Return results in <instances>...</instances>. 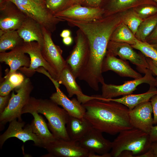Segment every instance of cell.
<instances>
[{
    "instance_id": "b9f144b4",
    "label": "cell",
    "mask_w": 157,
    "mask_h": 157,
    "mask_svg": "<svg viewBox=\"0 0 157 157\" xmlns=\"http://www.w3.org/2000/svg\"><path fill=\"white\" fill-rule=\"evenodd\" d=\"M146 42L151 44H153L157 42V25L152 32L151 34L148 37L146 40Z\"/></svg>"
},
{
    "instance_id": "2e32d148",
    "label": "cell",
    "mask_w": 157,
    "mask_h": 157,
    "mask_svg": "<svg viewBox=\"0 0 157 157\" xmlns=\"http://www.w3.org/2000/svg\"><path fill=\"white\" fill-rule=\"evenodd\" d=\"M153 110L149 101L142 103L129 110L130 123L133 128L142 130L149 134L153 126Z\"/></svg>"
},
{
    "instance_id": "52a82bcc",
    "label": "cell",
    "mask_w": 157,
    "mask_h": 157,
    "mask_svg": "<svg viewBox=\"0 0 157 157\" xmlns=\"http://www.w3.org/2000/svg\"><path fill=\"white\" fill-rule=\"evenodd\" d=\"M75 44L66 60L75 77L78 78L88 61L90 48L88 40L79 29L76 32Z\"/></svg>"
},
{
    "instance_id": "1f68e13d",
    "label": "cell",
    "mask_w": 157,
    "mask_h": 157,
    "mask_svg": "<svg viewBox=\"0 0 157 157\" xmlns=\"http://www.w3.org/2000/svg\"><path fill=\"white\" fill-rule=\"evenodd\" d=\"M70 0H45V6L54 15L68 7Z\"/></svg>"
},
{
    "instance_id": "f1b7e54d",
    "label": "cell",
    "mask_w": 157,
    "mask_h": 157,
    "mask_svg": "<svg viewBox=\"0 0 157 157\" xmlns=\"http://www.w3.org/2000/svg\"><path fill=\"white\" fill-rule=\"evenodd\" d=\"M139 26L135 36L138 40L146 42L148 35L157 25V15L145 19Z\"/></svg>"
},
{
    "instance_id": "7a4b0ae2",
    "label": "cell",
    "mask_w": 157,
    "mask_h": 157,
    "mask_svg": "<svg viewBox=\"0 0 157 157\" xmlns=\"http://www.w3.org/2000/svg\"><path fill=\"white\" fill-rule=\"evenodd\" d=\"M122 22L120 16L114 14L90 22H70L69 24L80 29L89 44L88 63L95 67L101 66L106 56L111 35Z\"/></svg>"
},
{
    "instance_id": "7bdbcfd3",
    "label": "cell",
    "mask_w": 157,
    "mask_h": 157,
    "mask_svg": "<svg viewBox=\"0 0 157 157\" xmlns=\"http://www.w3.org/2000/svg\"><path fill=\"white\" fill-rule=\"evenodd\" d=\"M88 157H111L110 153L104 154H96L95 153L89 152Z\"/></svg>"
},
{
    "instance_id": "4316f807",
    "label": "cell",
    "mask_w": 157,
    "mask_h": 157,
    "mask_svg": "<svg viewBox=\"0 0 157 157\" xmlns=\"http://www.w3.org/2000/svg\"><path fill=\"white\" fill-rule=\"evenodd\" d=\"M142 0H107L100 7L104 11L103 17L116 14L117 12L135 5Z\"/></svg>"
},
{
    "instance_id": "f35d334b",
    "label": "cell",
    "mask_w": 157,
    "mask_h": 157,
    "mask_svg": "<svg viewBox=\"0 0 157 157\" xmlns=\"http://www.w3.org/2000/svg\"><path fill=\"white\" fill-rule=\"evenodd\" d=\"M36 72L42 73L46 75L52 82L56 89L58 88H59L60 84L57 81L54 80L49 73L43 67H41L38 68L35 70Z\"/></svg>"
},
{
    "instance_id": "6da1fadb",
    "label": "cell",
    "mask_w": 157,
    "mask_h": 157,
    "mask_svg": "<svg viewBox=\"0 0 157 157\" xmlns=\"http://www.w3.org/2000/svg\"><path fill=\"white\" fill-rule=\"evenodd\" d=\"M82 105L85 109L84 117L92 127L112 135L133 128L129 119V110L120 103L99 99Z\"/></svg>"
},
{
    "instance_id": "e0dca14e",
    "label": "cell",
    "mask_w": 157,
    "mask_h": 157,
    "mask_svg": "<svg viewBox=\"0 0 157 157\" xmlns=\"http://www.w3.org/2000/svg\"><path fill=\"white\" fill-rule=\"evenodd\" d=\"M27 113L31 114L33 117L30 124L34 133L42 141L43 148H44L46 145L56 139L50 131L47 124L43 117L38 114L34 107L31 97L22 111V114Z\"/></svg>"
},
{
    "instance_id": "7402d4cb",
    "label": "cell",
    "mask_w": 157,
    "mask_h": 157,
    "mask_svg": "<svg viewBox=\"0 0 157 157\" xmlns=\"http://www.w3.org/2000/svg\"><path fill=\"white\" fill-rule=\"evenodd\" d=\"M56 92L53 93L50 99L58 105L61 106L69 116L81 118L84 117L85 109L82 104L77 99L74 98L69 99L60 88L56 89Z\"/></svg>"
},
{
    "instance_id": "d4e9b609",
    "label": "cell",
    "mask_w": 157,
    "mask_h": 157,
    "mask_svg": "<svg viewBox=\"0 0 157 157\" xmlns=\"http://www.w3.org/2000/svg\"><path fill=\"white\" fill-rule=\"evenodd\" d=\"M66 130L70 140L79 141L93 127L84 117L79 118L69 116Z\"/></svg>"
},
{
    "instance_id": "5b68a950",
    "label": "cell",
    "mask_w": 157,
    "mask_h": 157,
    "mask_svg": "<svg viewBox=\"0 0 157 157\" xmlns=\"http://www.w3.org/2000/svg\"><path fill=\"white\" fill-rule=\"evenodd\" d=\"M15 94H11L8 105L4 111L0 114V127L3 126L8 122L17 119L22 121V111L24 107L28 102L33 86L29 78H25L22 84L17 88Z\"/></svg>"
},
{
    "instance_id": "ffe728a7",
    "label": "cell",
    "mask_w": 157,
    "mask_h": 157,
    "mask_svg": "<svg viewBox=\"0 0 157 157\" xmlns=\"http://www.w3.org/2000/svg\"><path fill=\"white\" fill-rule=\"evenodd\" d=\"M112 71L122 77L138 79L142 75L132 69L125 60L119 59L107 51L102 64L101 71Z\"/></svg>"
},
{
    "instance_id": "7dc6e473",
    "label": "cell",
    "mask_w": 157,
    "mask_h": 157,
    "mask_svg": "<svg viewBox=\"0 0 157 157\" xmlns=\"http://www.w3.org/2000/svg\"><path fill=\"white\" fill-rule=\"evenodd\" d=\"M35 3L42 6H45V0H31Z\"/></svg>"
},
{
    "instance_id": "d590c367",
    "label": "cell",
    "mask_w": 157,
    "mask_h": 157,
    "mask_svg": "<svg viewBox=\"0 0 157 157\" xmlns=\"http://www.w3.org/2000/svg\"><path fill=\"white\" fill-rule=\"evenodd\" d=\"M103 0H81L80 4L84 6L100 7Z\"/></svg>"
},
{
    "instance_id": "e575fe53",
    "label": "cell",
    "mask_w": 157,
    "mask_h": 157,
    "mask_svg": "<svg viewBox=\"0 0 157 157\" xmlns=\"http://www.w3.org/2000/svg\"><path fill=\"white\" fill-rule=\"evenodd\" d=\"M15 88L10 82L8 78H5L0 87V96H4L10 94V92Z\"/></svg>"
},
{
    "instance_id": "74e56055",
    "label": "cell",
    "mask_w": 157,
    "mask_h": 157,
    "mask_svg": "<svg viewBox=\"0 0 157 157\" xmlns=\"http://www.w3.org/2000/svg\"><path fill=\"white\" fill-rule=\"evenodd\" d=\"M11 94L4 96H0V114L2 113L7 106Z\"/></svg>"
},
{
    "instance_id": "277c9868",
    "label": "cell",
    "mask_w": 157,
    "mask_h": 157,
    "mask_svg": "<svg viewBox=\"0 0 157 157\" xmlns=\"http://www.w3.org/2000/svg\"><path fill=\"white\" fill-rule=\"evenodd\" d=\"M118 134L112 142L110 153L111 157H119L120 153L125 150L131 151L134 157H138L145 153L150 148L152 142L149 134L142 130L133 128Z\"/></svg>"
},
{
    "instance_id": "f907efd6",
    "label": "cell",
    "mask_w": 157,
    "mask_h": 157,
    "mask_svg": "<svg viewBox=\"0 0 157 157\" xmlns=\"http://www.w3.org/2000/svg\"><path fill=\"white\" fill-rule=\"evenodd\" d=\"M153 1V2H154L155 3H157V0H151Z\"/></svg>"
},
{
    "instance_id": "8992f818",
    "label": "cell",
    "mask_w": 157,
    "mask_h": 157,
    "mask_svg": "<svg viewBox=\"0 0 157 157\" xmlns=\"http://www.w3.org/2000/svg\"><path fill=\"white\" fill-rule=\"evenodd\" d=\"M14 3L26 16L39 23L51 33L57 25L64 20L55 17L45 6L31 0H8Z\"/></svg>"
},
{
    "instance_id": "f546056e",
    "label": "cell",
    "mask_w": 157,
    "mask_h": 157,
    "mask_svg": "<svg viewBox=\"0 0 157 157\" xmlns=\"http://www.w3.org/2000/svg\"><path fill=\"white\" fill-rule=\"evenodd\" d=\"M120 17L122 22L128 27L135 35L139 26L143 20L136 11L133 10L123 13Z\"/></svg>"
},
{
    "instance_id": "d6a6232c",
    "label": "cell",
    "mask_w": 157,
    "mask_h": 157,
    "mask_svg": "<svg viewBox=\"0 0 157 157\" xmlns=\"http://www.w3.org/2000/svg\"><path fill=\"white\" fill-rule=\"evenodd\" d=\"M138 15L143 19L157 13V7L154 6H147L143 7L136 11Z\"/></svg>"
},
{
    "instance_id": "9c48e42d",
    "label": "cell",
    "mask_w": 157,
    "mask_h": 157,
    "mask_svg": "<svg viewBox=\"0 0 157 157\" xmlns=\"http://www.w3.org/2000/svg\"><path fill=\"white\" fill-rule=\"evenodd\" d=\"M22 48L24 52L29 55L30 64L28 67H22L19 70L27 76L30 77L34 74L37 69L40 67H43L49 73L54 80L57 81L58 78L57 73L43 57L41 47L37 42H24Z\"/></svg>"
},
{
    "instance_id": "bcb514c9",
    "label": "cell",
    "mask_w": 157,
    "mask_h": 157,
    "mask_svg": "<svg viewBox=\"0 0 157 157\" xmlns=\"http://www.w3.org/2000/svg\"><path fill=\"white\" fill-rule=\"evenodd\" d=\"M71 32L70 30L65 29L62 31L60 34V36L61 38H63L71 36Z\"/></svg>"
},
{
    "instance_id": "9a60e30c",
    "label": "cell",
    "mask_w": 157,
    "mask_h": 157,
    "mask_svg": "<svg viewBox=\"0 0 157 157\" xmlns=\"http://www.w3.org/2000/svg\"><path fill=\"white\" fill-rule=\"evenodd\" d=\"M25 122L14 119L10 122L6 131L0 136V147L1 149L5 142L8 138L15 137L24 143L28 140L34 142V145L43 147L42 141L34 133L30 124L26 125L24 128Z\"/></svg>"
},
{
    "instance_id": "603a6c76",
    "label": "cell",
    "mask_w": 157,
    "mask_h": 157,
    "mask_svg": "<svg viewBox=\"0 0 157 157\" xmlns=\"http://www.w3.org/2000/svg\"><path fill=\"white\" fill-rule=\"evenodd\" d=\"M24 42H37L42 47L43 42L42 26L38 22L27 17L17 30Z\"/></svg>"
},
{
    "instance_id": "4fadbf2b",
    "label": "cell",
    "mask_w": 157,
    "mask_h": 157,
    "mask_svg": "<svg viewBox=\"0 0 157 157\" xmlns=\"http://www.w3.org/2000/svg\"><path fill=\"white\" fill-rule=\"evenodd\" d=\"M133 48L131 45L128 43L110 40L107 51L115 56H119L122 59L129 61L136 66L140 72L144 74L146 69L149 68L146 58L137 53Z\"/></svg>"
},
{
    "instance_id": "f6af8a7d",
    "label": "cell",
    "mask_w": 157,
    "mask_h": 157,
    "mask_svg": "<svg viewBox=\"0 0 157 157\" xmlns=\"http://www.w3.org/2000/svg\"><path fill=\"white\" fill-rule=\"evenodd\" d=\"M154 157H157V142L152 143L150 148Z\"/></svg>"
},
{
    "instance_id": "60d3db41",
    "label": "cell",
    "mask_w": 157,
    "mask_h": 157,
    "mask_svg": "<svg viewBox=\"0 0 157 157\" xmlns=\"http://www.w3.org/2000/svg\"><path fill=\"white\" fill-rule=\"evenodd\" d=\"M146 60L149 65V69L151 71L153 75L156 76V87L157 88V67L153 64L152 60L149 58H146Z\"/></svg>"
},
{
    "instance_id": "ab89813d",
    "label": "cell",
    "mask_w": 157,
    "mask_h": 157,
    "mask_svg": "<svg viewBox=\"0 0 157 157\" xmlns=\"http://www.w3.org/2000/svg\"><path fill=\"white\" fill-rule=\"evenodd\" d=\"M148 134L152 143L157 142V125H153Z\"/></svg>"
},
{
    "instance_id": "44dd1931",
    "label": "cell",
    "mask_w": 157,
    "mask_h": 157,
    "mask_svg": "<svg viewBox=\"0 0 157 157\" xmlns=\"http://www.w3.org/2000/svg\"><path fill=\"white\" fill-rule=\"evenodd\" d=\"M0 61L8 65L10 69L4 78H8L22 67H28L30 59L23 51L22 46L8 52H0Z\"/></svg>"
},
{
    "instance_id": "7c38bea8",
    "label": "cell",
    "mask_w": 157,
    "mask_h": 157,
    "mask_svg": "<svg viewBox=\"0 0 157 157\" xmlns=\"http://www.w3.org/2000/svg\"><path fill=\"white\" fill-rule=\"evenodd\" d=\"M43 42L41 51L46 60L55 70L59 77L60 73L67 65L62 56L63 50L56 45L51 38V33L42 27Z\"/></svg>"
},
{
    "instance_id": "ba28073f",
    "label": "cell",
    "mask_w": 157,
    "mask_h": 157,
    "mask_svg": "<svg viewBox=\"0 0 157 157\" xmlns=\"http://www.w3.org/2000/svg\"><path fill=\"white\" fill-rule=\"evenodd\" d=\"M144 74V76L141 78L124 81L121 85L107 84L104 82L102 84L101 97L108 99L130 94L137 89L138 86L142 83L148 84L150 87H156V79L150 69H147Z\"/></svg>"
},
{
    "instance_id": "4dcf8cb0",
    "label": "cell",
    "mask_w": 157,
    "mask_h": 157,
    "mask_svg": "<svg viewBox=\"0 0 157 157\" xmlns=\"http://www.w3.org/2000/svg\"><path fill=\"white\" fill-rule=\"evenodd\" d=\"M131 46L133 48L139 50L145 56L150 58L157 67V50L151 44L137 39L135 44Z\"/></svg>"
},
{
    "instance_id": "ac0fdd59",
    "label": "cell",
    "mask_w": 157,
    "mask_h": 157,
    "mask_svg": "<svg viewBox=\"0 0 157 157\" xmlns=\"http://www.w3.org/2000/svg\"><path fill=\"white\" fill-rule=\"evenodd\" d=\"M102 133L92 128L78 141L89 152L99 154L108 153L111 150L112 143L103 137Z\"/></svg>"
},
{
    "instance_id": "83f0119b",
    "label": "cell",
    "mask_w": 157,
    "mask_h": 157,
    "mask_svg": "<svg viewBox=\"0 0 157 157\" xmlns=\"http://www.w3.org/2000/svg\"><path fill=\"white\" fill-rule=\"evenodd\" d=\"M137 39L128 27L121 22L113 32L110 40L126 43L132 45L135 44Z\"/></svg>"
},
{
    "instance_id": "ee69618b",
    "label": "cell",
    "mask_w": 157,
    "mask_h": 157,
    "mask_svg": "<svg viewBox=\"0 0 157 157\" xmlns=\"http://www.w3.org/2000/svg\"><path fill=\"white\" fill-rule=\"evenodd\" d=\"M63 42L66 45L69 46L71 45L73 42V39L71 36L63 38Z\"/></svg>"
},
{
    "instance_id": "5bb4252c",
    "label": "cell",
    "mask_w": 157,
    "mask_h": 157,
    "mask_svg": "<svg viewBox=\"0 0 157 157\" xmlns=\"http://www.w3.org/2000/svg\"><path fill=\"white\" fill-rule=\"evenodd\" d=\"M27 17L12 2L0 0V30H17Z\"/></svg>"
},
{
    "instance_id": "d6986e66",
    "label": "cell",
    "mask_w": 157,
    "mask_h": 157,
    "mask_svg": "<svg viewBox=\"0 0 157 157\" xmlns=\"http://www.w3.org/2000/svg\"><path fill=\"white\" fill-rule=\"evenodd\" d=\"M76 79L67 64L59 75L57 81L59 84L65 87L68 97H71L76 95L78 100L82 104L90 100L98 98L97 95L90 96L84 94L76 83Z\"/></svg>"
},
{
    "instance_id": "c3c4849f",
    "label": "cell",
    "mask_w": 157,
    "mask_h": 157,
    "mask_svg": "<svg viewBox=\"0 0 157 157\" xmlns=\"http://www.w3.org/2000/svg\"><path fill=\"white\" fill-rule=\"evenodd\" d=\"M81 1V0H70L68 7L73 5L80 4Z\"/></svg>"
},
{
    "instance_id": "8d00e7d4",
    "label": "cell",
    "mask_w": 157,
    "mask_h": 157,
    "mask_svg": "<svg viewBox=\"0 0 157 157\" xmlns=\"http://www.w3.org/2000/svg\"><path fill=\"white\" fill-rule=\"evenodd\" d=\"M154 115L153 124H157V94L153 96L150 99Z\"/></svg>"
},
{
    "instance_id": "836d02e7",
    "label": "cell",
    "mask_w": 157,
    "mask_h": 157,
    "mask_svg": "<svg viewBox=\"0 0 157 157\" xmlns=\"http://www.w3.org/2000/svg\"><path fill=\"white\" fill-rule=\"evenodd\" d=\"M6 78H8L10 83L15 88L20 86L25 79L24 76L22 74L20 73H16V72L11 74Z\"/></svg>"
},
{
    "instance_id": "484cf974",
    "label": "cell",
    "mask_w": 157,
    "mask_h": 157,
    "mask_svg": "<svg viewBox=\"0 0 157 157\" xmlns=\"http://www.w3.org/2000/svg\"><path fill=\"white\" fill-rule=\"evenodd\" d=\"M24 42L17 30L3 31L0 30V52L21 47Z\"/></svg>"
},
{
    "instance_id": "30bf717a",
    "label": "cell",
    "mask_w": 157,
    "mask_h": 157,
    "mask_svg": "<svg viewBox=\"0 0 157 157\" xmlns=\"http://www.w3.org/2000/svg\"><path fill=\"white\" fill-rule=\"evenodd\" d=\"M48 154L45 157H88L89 152L80 145L78 141L57 138L46 145Z\"/></svg>"
},
{
    "instance_id": "681fc988",
    "label": "cell",
    "mask_w": 157,
    "mask_h": 157,
    "mask_svg": "<svg viewBox=\"0 0 157 157\" xmlns=\"http://www.w3.org/2000/svg\"><path fill=\"white\" fill-rule=\"evenodd\" d=\"M157 50V42L151 44Z\"/></svg>"
},
{
    "instance_id": "8fae6325",
    "label": "cell",
    "mask_w": 157,
    "mask_h": 157,
    "mask_svg": "<svg viewBox=\"0 0 157 157\" xmlns=\"http://www.w3.org/2000/svg\"><path fill=\"white\" fill-rule=\"evenodd\" d=\"M104 11L100 7L84 6L80 4L73 5L54 15L67 22H88L103 17Z\"/></svg>"
},
{
    "instance_id": "3957f363",
    "label": "cell",
    "mask_w": 157,
    "mask_h": 157,
    "mask_svg": "<svg viewBox=\"0 0 157 157\" xmlns=\"http://www.w3.org/2000/svg\"><path fill=\"white\" fill-rule=\"evenodd\" d=\"M31 99L37 112L48 120V128L55 138L70 140L66 126L69 117L67 112L50 99H38L32 97Z\"/></svg>"
},
{
    "instance_id": "cb8c5ba5",
    "label": "cell",
    "mask_w": 157,
    "mask_h": 157,
    "mask_svg": "<svg viewBox=\"0 0 157 157\" xmlns=\"http://www.w3.org/2000/svg\"><path fill=\"white\" fill-rule=\"evenodd\" d=\"M157 94V88L156 87H150L147 92L140 94H130L123 96L118 98L106 99L99 95V99L103 100L111 101L117 102L127 107L129 110L133 109L138 105L149 101L151 98Z\"/></svg>"
}]
</instances>
